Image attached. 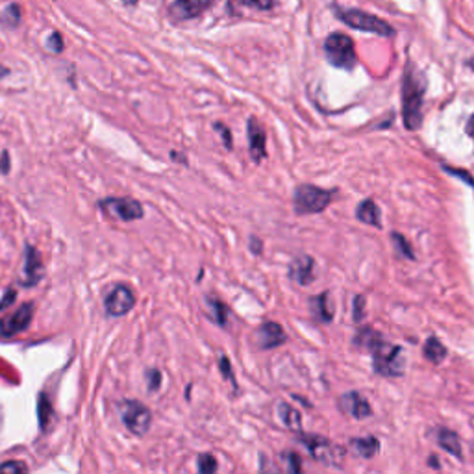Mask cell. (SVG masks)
Masks as SVG:
<instances>
[{
    "label": "cell",
    "instance_id": "1",
    "mask_svg": "<svg viewBox=\"0 0 474 474\" xmlns=\"http://www.w3.org/2000/svg\"><path fill=\"white\" fill-rule=\"evenodd\" d=\"M426 93L424 76L412 62H407L402 78V117L407 130H419L423 125V102Z\"/></svg>",
    "mask_w": 474,
    "mask_h": 474
},
{
    "label": "cell",
    "instance_id": "2",
    "mask_svg": "<svg viewBox=\"0 0 474 474\" xmlns=\"http://www.w3.org/2000/svg\"><path fill=\"white\" fill-rule=\"evenodd\" d=\"M365 350L373 354V369L376 374L385 376V378H395V376L404 374L406 360L402 356V349L398 344H391L384 341L382 333H376Z\"/></svg>",
    "mask_w": 474,
    "mask_h": 474
},
{
    "label": "cell",
    "instance_id": "3",
    "mask_svg": "<svg viewBox=\"0 0 474 474\" xmlns=\"http://www.w3.org/2000/svg\"><path fill=\"white\" fill-rule=\"evenodd\" d=\"M333 200V191L313 184H300L293 193V208L297 215L321 213Z\"/></svg>",
    "mask_w": 474,
    "mask_h": 474
},
{
    "label": "cell",
    "instance_id": "4",
    "mask_svg": "<svg viewBox=\"0 0 474 474\" xmlns=\"http://www.w3.org/2000/svg\"><path fill=\"white\" fill-rule=\"evenodd\" d=\"M324 54H326L328 62L337 69H352L358 62L354 41L341 32L328 35L324 41Z\"/></svg>",
    "mask_w": 474,
    "mask_h": 474
},
{
    "label": "cell",
    "instance_id": "5",
    "mask_svg": "<svg viewBox=\"0 0 474 474\" xmlns=\"http://www.w3.org/2000/svg\"><path fill=\"white\" fill-rule=\"evenodd\" d=\"M335 15H337L339 21H343L344 24H349L350 28L354 30L371 32V34L384 35V37H389V35L395 34V30L391 28L384 19L376 17L373 13L360 12V10H339V8H335Z\"/></svg>",
    "mask_w": 474,
    "mask_h": 474
},
{
    "label": "cell",
    "instance_id": "6",
    "mask_svg": "<svg viewBox=\"0 0 474 474\" xmlns=\"http://www.w3.org/2000/svg\"><path fill=\"white\" fill-rule=\"evenodd\" d=\"M302 445L306 446V450L310 452V456L315 462H321L330 467H341L344 459V448L343 446L335 445L332 441H328L326 437L321 435H300Z\"/></svg>",
    "mask_w": 474,
    "mask_h": 474
},
{
    "label": "cell",
    "instance_id": "7",
    "mask_svg": "<svg viewBox=\"0 0 474 474\" xmlns=\"http://www.w3.org/2000/svg\"><path fill=\"white\" fill-rule=\"evenodd\" d=\"M123 421L132 434L145 435L152 424V413L141 402L128 401L123 407Z\"/></svg>",
    "mask_w": 474,
    "mask_h": 474
},
{
    "label": "cell",
    "instance_id": "8",
    "mask_svg": "<svg viewBox=\"0 0 474 474\" xmlns=\"http://www.w3.org/2000/svg\"><path fill=\"white\" fill-rule=\"evenodd\" d=\"M32 319H34V304H23L13 313L0 319V333L6 337L17 335L30 326Z\"/></svg>",
    "mask_w": 474,
    "mask_h": 474
},
{
    "label": "cell",
    "instance_id": "9",
    "mask_svg": "<svg viewBox=\"0 0 474 474\" xmlns=\"http://www.w3.org/2000/svg\"><path fill=\"white\" fill-rule=\"evenodd\" d=\"M100 206L107 213L121 220H137L145 215L141 202H137L134 198H107L100 202Z\"/></svg>",
    "mask_w": 474,
    "mask_h": 474
},
{
    "label": "cell",
    "instance_id": "10",
    "mask_svg": "<svg viewBox=\"0 0 474 474\" xmlns=\"http://www.w3.org/2000/svg\"><path fill=\"white\" fill-rule=\"evenodd\" d=\"M134 304H136V297L128 286H115L104 300L106 311L112 317L126 315L134 308Z\"/></svg>",
    "mask_w": 474,
    "mask_h": 474
},
{
    "label": "cell",
    "instance_id": "11",
    "mask_svg": "<svg viewBox=\"0 0 474 474\" xmlns=\"http://www.w3.org/2000/svg\"><path fill=\"white\" fill-rule=\"evenodd\" d=\"M339 410L344 415L358 419V421L369 419L373 415V407H371L369 401L362 393H358V391H349V393L341 395V398H339Z\"/></svg>",
    "mask_w": 474,
    "mask_h": 474
},
{
    "label": "cell",
    "instance_id": "12",
    "mask_svg": "<svg viewBox=\"0 0 474 474\" xmlns=\"http://www.w3.org/2000/svg\"><path fill=\"white\" fill-rule=\"evenodd\" d=\"M256 344L260 350H271L288 343V333L278 322H263L254 333Z\"/></svg>",
    "mask_w": 474,
    "mask_h": 474
},
{
    "label": "cell",
    "instance_id": "13",
    "mask_svg": "<svg viewBox=\"0 0 474 474\" xmlns=\"http://www.w3.org/2000/svg\"><path fill=\"white\" fill-rule=\"evenodd\" d=\"M247 136H249L250 156L256 164H260L267 156V136L263 126L256 121V117H250L247 123Z\"/></svg>",
    "mask_w": 474,
    "mask_h": 474
},
{
    "label": "cell",
    "instance_id": "14",
    "mask_svg": "<svg viewBox=\"0 0 474 474\" xmlns=\"http://www.w3.org/2000/svg\"><path fill=\"white\" fill-rule=\"evenodd\" d=\"M211 2L213 0H176L170 4L169 13L175 21H189L206 12Z\"/></svg>",
    "mask_w": 474,
    "mask_h": 474
},
{
    "label": "cell",
    "instance_id": "15",
    "mask_svg": "<svg viewBox=\"0 0 474 474\" xmlns=\"http://www.w3.org/2000/svg\"><path fill=\"white\" fill-rule=\"evenodd\" d=\"M289 278L299 286H310L315 280V261L311 256H299L289 265Z\"/></svg>",
    "mask_w": 474,
    "mask_h": 474
},
{
    "label": "cell",
    "instance_id": "16",
    "mask_svg": "<svg viewBox=\"0 0 474 474\" xmlns=\"http://www.w3.org/2000/svg\"><path fill=\"white\" fill-rule=\"evenodd\" d=\"M43 276V263L34 247H26V258H24V283L35 286Z\"/></svg>",
    "mask_w": 474,
    "mask_h": 474
},
{
    "label": "cell",
    "instance_id": "17",
    "mask_svg": "<svg viewBox=\"0 0 474 474\" xmlns=\"http://www.w3.org/2000/svg\"><path fill=\"white\" fill-rule=\"evenodd\" d=\"M310 311H311V317H313L317 322H321V324H328V322H332L333 308H332V302H330L328 293H321V295H315V297H311Z\"/></svg>",
    "mask_w": 474,
    "mask_h": 474
},
{
    "label": "cell",
    "instance_id": "18",
    "mask_svg": "<svg viewBox=\"0 0 474 474\" xmlns=\"http://www.w3.org/2000/svg\"><path fill=\"white\" fill-rule=\"evenodd\" d=\"M434 437L435 441L439 443V446L443 450H446L448 454H452V456H456L457 459H462V441H459V435H457L456 432H452V430L448 428H435Z\"/></svg>",
    "mask_w": 474,
    "mask_h": 474
},
{
    "label": "cell",
    "instance_id": "19",
    "mask_svg": "<svg viewBox=\"0 0 474 474\" xmlns=\"http://www.w3.org/2000/svg\"><path fill=\"white\" fill-rule=\"evenodd\" d=\"M356 217H358V220H362V222H365V225L369 226H376V228L382 226V222H380V220H382V217H380V208L373 202V200H363V202L358 204V208H356Z\"/></svg>",
    "mask_w": 474,
    "mask_h": 474
},
{
    "label": "cell",
    "instance_id": "20",
    "mask_svg": "<svg viewBox=\"0 0 474 474\" xmlns=\"http://www.w3.org/2000/svg\"><path fill=\"white\" fill-rule=\"evenodd\" d=\"M350 446L352 450L358 454L360 457H365V459H371V457L376 456V452L380 450V441L373 435H367V437H356V439L350 441Z\"/></svg>",
    "mask_w": 474,
    "mask_h": 474
},
{
    "label": "cell",
    "instance_id": "21",
    "mask_svg": "<svg viewBox=\"0 0 474 474\" xmlns=\"http://www.w3.org/2000/svg\"><path fill=\"white\" fill-rule=\"evenodd\" d=\"M278 417H280V421H282L289 430H293V432H300V430H302V415H300V412H297L293 406L286 404V402L278 404Z\"/></svg>",
    "mask_w": 474,
    "mask_h": 474
},
{
    "label": "cell",
    "instance_id": "22",
    "mask_svg": "<svg viewBox=\"0 0 474 474\" xmlns=\"http://www.w3.org/2000/svg\"><path fill=\"white\" fill-rule=\"evenodd\" d=\"M423 354L430 363H434V365H439V363L446 358V346L441 343L437 337H430L428 341L424 343Z\"/></svg>",
    "mask_w": 474,
    "mask_h": 474
},
{
    "label": "cell",
    "instance_id": "23",
    "mask_svg": "<svg viewBox=\"0 0 474 474\" xmlns=\"http://www.w3.org/2000/svg\"><path fill=\"white\" fill-rule=\"evenodd\" d=\"M206 302H208V308H209V311H208L209 317H211V319H213L219 326H226V322H228V313H230L228 308H226L219 299H213V297H209Z\"/></svg>",
    "mask_w": 474,
    "mask_h": 474
},
{
    "label": "cell",
    "instance_id": "24",
    "mask_svg": "<svg viewBox=\"0 0 474 474\" xmlns=\"http://www.w3.org/2000/svg\"><path fill=\"white\" fill-rule=\"evenodd\" d=\"M391 243H393V249L401 258H406V260H415V254H413L412 243L407 241L406 237L398 234V231H393L391 234Z\"/></svg>",
    "mask_w": 474,
    "mask_h": 474
},
{
    "label": "cell",
    "instance_id": "25",
    "mask_svg": "<svg viewBox=\"0 0 474 474\" xmlns=\"http://www.w3.org/2000/svg\"><path fill=\"white\" fill-rule=\"evenodd\" d=\"M37 413H40V426H41V430L45 432V430L49 428V424H51V419H52L51 401H49V398H46L45 395L40 396V406H37Z\"/></svg>",
    "mask_w": 474,
    "mask_h": 474
},
{
    "label": "cell",
    "instance_id": "26",
    "mask_svg": "<svg viewBox=\"0 0 474 474\" xmlns=\"http://www.w3.org/2000/svg\"><path fill=\"white\" fill-rule=\"evenodd\" d=\"M219 468V465H217V459H215L211 454H200L198 456V471L204 474H211L215 473Z\"/></svg>",
    "mask_w": 474,
    "mask_h": 474
},
{
    "label": "cell",
    "instance_id": "27",
    "mask_svg": "<svg viewBox=\"0 0 474 474\" xmlns=\"http://www.w3.org/2000/svg\"><path fill=\"white\" fill-rule=\"evenodd\" d=\"M282 457L283 465H286V468H288L289 473H300V471H302V462H300L299 454H295V452H283Z\"/></svg>",
    "mask_w": 474,
    "mask_h": 474
},
{
    "label": "cell",
    "instance_id": "28",
    "mask_svg": "<svg viewBox=\"0 0 474 474\" xmlns=\"http://www.w3.org/2000/svg\"><path fill=\"white\" fill-rule=\"evenodd\" d=\"M2 19H4V23H6L8 26H17V24L21 23V8H19L17 4H10V6L4 10Z\"/></svg>",
    "mask_w": 474,
    "mask_h": 474
},
{
    "label": "cell",
    "instance_id": "29",
    "mask_svg": "<svg viewBox=\"0 0 474 474\" xmlns=\"http://www.w3.org/2000/svg\"><path fill=\"white\" fill-rule=\"evenodd\" d=\"M237 2H241V4L249 8H254V10H261V12H269L278 4V0H237Z\"/></svg>",
    "mask_w": 474,
    "mask_h": 474
},
{
    "label": "cell",
    "instance_id": "30",
    "mask_svg": "<svg viewBox=\"0 0 474 474\" xmlns=\"http://www.w3.org/2000/svg\"><path fill=\"white\" fill-rule=\"evenodd\" d=\"M26 471H28V467L23 462H8L0 465V473L2 474H23Z\"/></svg>",
    "mask_w": 474,
    "mask_h": 474
},
{
    "label": "cell",
    "instance_id": "31",
    "mask_svg": "<svg viewBox=\"0 0 474 474\" xmlns=\"http://www.w3.org/2000/svg\"><path fill=\"white\" fill-rule=\"evenodd\" d=\"M46 49H49L51 52H54V54H60V52L63 51L62 34H58V32H52L51 37L46 40Z\"/></svg>",
    "mask_w": 474,
    "mask_h": 474
},
{
    "label": "cell",
    "instance_id": "32",
    "mask_svg": "<svg viewBox=\"0 0 474 474\" xmlns=\"http://www.w3.org/2000/svg\"><path fill=\"white\" fill-rule=\"evenodd\" d=\"M219 369H220V373H222V376H225L226 380H230L231 385H236V378H234V371H231V363H230V360L226 358V356H220Z\"/></svg>",
    "mask_w": 474,
    "mask_h": 474
},
{
    "label": "cell",
    "instance_id": "33",
    "mask_svg": "<svg viewBox=\"0 0 474 474\" xmlns=\"http://www.w3.org/2000/svg\"><path fill=\"white\" fill-rule=\"evenodd\" d=\"M365 315V297L358 295L354 299V321L360 322Z\"/></svg>",
    "mask_w": 474,
    "mask_h": 474
},
{
    "label": "cell",
    "instance_id": "34",
    "mask_svg": "<svg viewBox=\"0 0 474 474\" xmlns=\"http://www.w3.org/2000/svg\"><path fill=\"white\" fill-rule=\"evenodd\" d=\"M215 130L220 132V137H222V141H225V147L228 148V150H231V145H234V143H231V132L228 130L225 125H220V123L215 125Z\"/></svg>",
    "mask_w": 474,
    "mask_h": 474
},
{
    "label": "cell",
    "instance_id": "35",
    "mask_svg": "<svg viewBox=\"0 0 474 474\" xmlns=\"http://www.w3.org/2000/svg\"><path fill=\"white\" fill-rule=\"evenodd\" d=\"M15 297H17V293H15V291H6V295H4V300L0 302V311H4L8 306H12L13 302H15Z\"/></svg>",
    "mask_w": 474,
    "mask_h": 474
},
{
    "label": "cell",
    "instance_id": "36",
    "mask_svg": "<svg viewBox=\"0 0 474 474\" xmlns=\"http://www.w3.org/2000/svg\"><path fill=\"white\" fill-rule=\"evenodd\" d=\"M261 249H263V245H261V241H258V237H250V252L258 256L261 254Z\"/></svg>",
    "mask_w": 474,
    "mask_h": 474
},
{
    "label": "cell",
    "instance_id": "37",
    "mask_svg": "<svg viewBox=\"0 0 474 474\" xmlns=\"http://www.w3.org/2000/svg\"><path fill=\"white\" fill-rule=\"evenodd\" d=\"M148 376H150V389H158L159 382H161V374L158 371H152Z\"/></svg>",
    "mask_w": 474,
    "mask_h": 474
},
{
    "label": "cell",
    "instance_id": "38",
    "mask_svg": "<svg viewBox=\"0 0 474 474\" xmlns=\"http://www.w3.org/2000/svg\"><path fill=\"white\" fill-rule=\"evenodd\" d=\"M465 130H467V134L471 136V139L474 141V115L468 119V123H467V126H465Z\"/></svg>",
    "mask_w": 474,
    "mask_h": 474
},
{
    "label": "cell",
    "instance_id": "39",
    "mask_svg": "<svg viewBox=\"0 0 474 474\" xmlns=\"http://www.w3.org/2000/svg\"><path fill=\"white\" fill-rule=\"evenodd\" d=\"M10 165H8V152L2 154V173H8Z\"/></svg>",
    "mask_w": 474,
    "mask_h": 474
},
{
    "label": "cell",
    "instance_id": "40",
    "mask_svg": "<svg viewBox=\"0 0 474 474\" xmlns=\"http://www.w3.org/2000/svg\"><path fill=\"white\" fill-rule=\"evenodd\" d=\"M8 74H10V69H8V67H4V65H2V63H0V80H4V78H6Z\"/></svg>",
    "mask_w": 474,
    "mask_h": 474
},
{
    "label": "cell",
    "instance_id": "41",
    "mask_svg": "<svg viewBox=\"0 0 474 474\" xmlns=\"http://www.w3.org/2000/svg\"><path fill=\"white\" fill-rule=\"evenodd\" d=\"M123 2H125L126 6H136L137 4V0H123Z\"/></svg>",
    "mask_w": 474,
    "mask_h": 474
},
{
    "label": "cell",
    "instance_id": "42",
    "mask_svg": "<svg viewBox=\"0 0 474 474\" xmlns=\"http://www.w3.org/2000/svg\"><path fill=\"white\" fill-rule=\"evenodd\" d=\"M467 65H468V67H471V69H473V71H474V60H468V62H467Z\"/></svg>",
    "mask_w": 474,
    "mask_h": 474
},
{
    "label": "cell",
    "instance_id": "43",
    "mask_svg": "<svg viewBox=\"0 0 474 474\" xmlns=\"http://www.w3.org/2000/svg\"><path fill=\"white\" fill-rule=\"evenodd\" d=\"M473 454H474V445H473Z\"/></svg>",
    "mask_w": 474,
    "mask_h": 474
}]
</instances>
